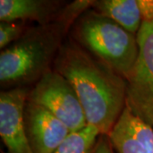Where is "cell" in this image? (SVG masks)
<instances>
[{
	"instance_id": "obj_1",
	"label": "cell",
	"mask_w": 153,
	"mask_h": 153,
	"mask_svg": "<svg viewBox=\"0 0 153 153\" xmlns=\"http://www.w3.org/2000/svg\"><path fill=\"white\" fill-rule=\"evenodd\" d=\"M54 70L66 78L76 91L88 125L107 135L126 106V79L74 39L62 45Z\"/></svg>"
},
{
	"instance_id": "obj_2",
	"label": "cell",
	"mask_w": 153,
	"mask_h": 153,
	"mask_svg": "<svg viewBox=\"0 0 153 153\" xmlns=\"http://www.w3.org/2000/svg\"><path fill=\"white\" fill-rule=\"evenodd\" d=\"M93 1L66 5L51 22L30 28L0 53V82L9 89L38 82L51 70L72 25Z\"/></svg>"
},
{
	"instance_id": "obj_3",
	"label": "cell",
	"mask_w": 153,
	"mask_h": 153,
	"mask_svg": "<svg viewBox=\"0 0 153 153\" xmlns=\"http://www.w3.org/2000/svg\"><path fill=\"white\" fill-rule=\"evenodd\" d=\"M74 40L127 79L139 54L137 35L108 17L88 10L74 24Z\"/></svg>"
},
{
	"instance_id": "obj_4",
	"label": "cell",
	"mask_w": 153,
	"mask_h": 153,
	"mask_svg": "<svg viewBox=\"0 0 153 153\" xmlns=\"http://www.w3.org/2000/svg\"><path fill=\"white\" fill-rule=\"evenodd\" d=\"M137 41L138 57L126 79V107L153 128V20L143 21Z\"/></svg>"
},
{
	"instance_id": "obj_5",
	"label": "cell",
	"mask_w": 153,
	"mask_h": 153,
	"mask_svg": "<svg viewBox=\"0 0 153 153\" xmlns=\"http://www.w3.org/2000/svg\"><path fill=\"white\" fill-rule=\"evenodd\" d=\"M27 100L50 111L69 128L75 132L88 125L81 102L70 82L51 69L29 91Z\"/></svg>"
},
{
	"instance_id": "obj_6",
	"label": "cell",
	"mask_w": 153,
	"mask_h": 153,
	"mask_svg": "<svg viewBox=\"0 0 153 153\" xmlns=\"http://www.w3.org/2000/svg\"><path fill=\"white\" fill-rule=\"evenodd\" d=\"M29 91L19 87L0 94V136L7 153H33L24 120Z\"/></svg>"
},
{
	"instance_id": "obj_7",
	"label": "cell",
	"mask_w": 153,
	"mask_h": 153,
	"mask_svg": "<svg viewBox=\"0 0 153 153\" xmlns=\"http://www.w3.org/2000/svg\"><path fill=\"white\" fill-rule=\"evenodd\" d=\"M24 120L33 153H53L71 133L55 115L28 100L25 105Z\"/></svg>"
},
{
	"instance_id": "obj_8",
	"label": "cell",
	"mask_w": 153,
	"mask_h": 153,
	"mask_svg": "<svg viewBox=\"0 0 153 153\" xmlns=\"http://www.w3.org/2000/svg\"><path fill=\"white\" fill-rule=\"evenodd\" d=\"M107 136L117 153H153V128L126 106Z\"/></svg>"
},
{
	"instance_id": "obj_9",
	"label": "cell",
	"mask_w": 153,
	"mask_h": 153,
	"mask_svg": "<svg viewBox=\"0 0 153 153\" xmlns=\"http://www.w3.org/2000/svg\"><path fill=\"white\" fill-rule=\"evenodd\" d=\"M44 0H1L0 20L4 22H38V25L51 22L59 15L62 4Z\"/></svg>"
},
{
	"instance_id": "obj_10",
	"label": "cell",
	"mask_w": 153,
	"mask_h": 153,
	"mask_svg": "<svg viewBox=\"0 0 153 153\" xmlns=\"http://www.w3.org/2000/svg\"><path fill=\"white\" fill-rule=\"evenodd\" d=\"M91 7L134 35L140 29L143 20L137 0L93 1Z\"/></svg>"
},
{
	"instance_id": "obj_11",
	"label": "cell",
	"mask_w": 153,
	"mask_h": 153,
	"mask_svg": "<svg viewBox=\"0 0 153 153\" xmlns=\"http://www.w3.org/2000/svg\"><path fill=\"white\" fill-rule=\"evenodd\" d=\"M100 135L96 128L87 125L71 132L53 153H91Z\"/></svg>"
},
{
	"instance_id": "obj_12",
	"label": "cell",
	"mask_w": 153,
	"mask_h": 153,
	"mask_svg": "<svg viewBox=\"0 0 153 153\" xmlns=\"http://www.w3.org/2000/svg\"><path fill=\"white\" fill-rule=\"evenodd\" d=\"M23 22H4L0 23V48L4 49L19 38L27 32Z\"/></svg>"
},
{
	"instance_id": "obj_13",
	"label": "cell",
	"mask_w": 153,
	"mask_h": 153,
	"mask_svg": "<svg viewBox=\"0 0 153 153\" xmlns=\"http://www.w3.org/2000/svg\"><path fill=\"white\" fill-rule=\"evenodd\" d=\"M91 153H117L112 146L109 137L105 134H101L98 141L95 144Z\"/></svg>"
},
{
	"instance_id": "obj_14",
	"label": "cell",
	"mask_w": 153,
	"mask_h": 153,
	"mask_svg": "<svg viewBox=\"0 0 153 153\" xmlns=\"http://www.w3.org/2000/svg\"><path fill=\"white\" fill-rule=\"evenodd\" d=\"M143 21L153 20V0H137Z\"/></svg>"
}]
</instances>
